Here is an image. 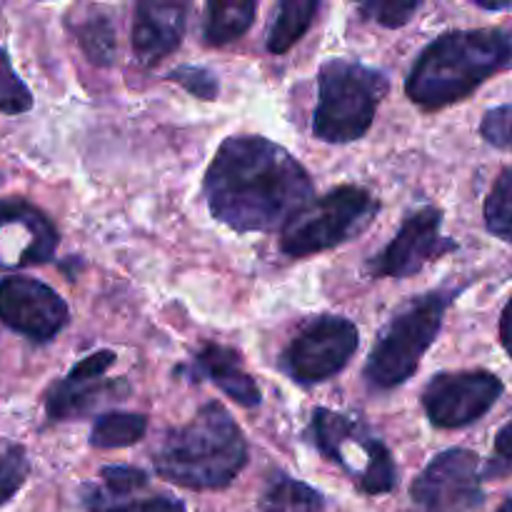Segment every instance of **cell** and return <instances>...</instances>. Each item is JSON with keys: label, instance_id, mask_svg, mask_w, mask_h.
I'll return each mask as SVG.
<instances>
[{"label": "cell", "instance_id": "484cf974", "mask_svg": "<svg viewBox=\"0 0 512 512\" xmlns=\"http://www.w3.org/2000/svg\"><path fill=\"white\" fill-rule=\"evenodd\" d=\"M168 80L178 83L180 88L188 90L190 95L200 100H215L220 93V83L208 68H200V65H178L175 70H170Z\"/></svg>", "mask_w": 512, "mask_h": 512}, {"label": "cell", "instance_id": "277c9868", "mask_svg": "<svg viewBox=\"0 0 512 512\" xmlns=\"http://www.w3.org/2000/svg\"><path fill=\"white\" fill-rule=\"evenodd\" d=\"M320 98L313 115L315 138L325 143H353L373 125L380 100L388 95V78L358 60L330 58L318 78Z\"/></svg>", "mask_w": 512, "mask_h": 512}, {"label": "cell", "instance_id": "f1b7e54d", "mask_svg": "<svg viewBox=\"0 0 512 512\" xmlns=\"http://www.w3.org/2000/svg\"><path fill=\"white\" fill-rule=\"evenodd\" d=\"M103 483L110 490V495H133L138 488H145L148 483V475L138 468H128V465H108L103 468Z\"/></svg>", "mask_w": 512, "mask_h": 512}, {"label": "cell", "instance_id": "9c48e42d", "mask_svg": "<svg viewBox=\"0 0 512 512\" xmlns=\"http://www.w3.org/2000/svg\"><path fill=\"white\" fill-rule=\"evenodd\" d=\"M415 505L425 512H473L483 505L480 458L473 450L453 448L435 455L428 468L415 478Z\"/></svg>", "mask_w": 512, "mask_h": 512}, {"label": "cell", "instance_id": "2e32d148", "mask_svg": "<svg viewBox=\"0 0 512 512\" xmlns=\"http://www.w3.org/2000/svg\"><path fill=\"white\" fill-rule=\"evenodd\" d=\"M193 378H208L210 383L218 385L230 400H235L243 408L260 405V388L243 370V360H240L238 350L228 348V345H205L193 360Z\"/></svg>", "mask_w": 512, "mask_h": 512}, {"label": "cell", "instance_id": "7402d4cb", "mask_svg": "<svg viewBox=\"0 0 512 512\" xmlns=\"http://www.w3.org/2000/svg\"><path fill=\"white\" fill-rule=\"evenodd\" d=\"M485 225L505 243H512V168H505L485 200Z\"/></svg>", "mask_w": 512, "mask_h": 512}, {"label": "cell", "instance_id": "6da1fadb", "mask_svg": "<svg viewBox=\"0 0 512 512\" xmlns=\"http://www.w3.org/2000/svg\"><path fill=\"white\" fill-rule=\"evenodd\" d=\"M203 195L210 213L235 233H270L313 203V180L273 140L233 135L215 153Z\"/></svg>", "mask_w": 512, "mask_h": 512}, {"label": "cell", "instance_id": "30bf717a", "mask_svg": "<svg viewBox=\"0 0 512 512\" xmlns=\"http://www.w3.org/2000/svg\"><path fill=\"white\" fill-rule=\"evenodd\" d=\"M503 395V380L488 370L440 373L423 390V408L435 428H465L483 418Z\"/></svg>", "mask_w": 512, "mask_h": 512}, {"label": "cell", "instance_id": "7c38bea8", "mask_svg": "<svg viewBox=\"0 0 512 512\" xmlns=\"http://www.w3.org/2000/svg\"><path fill=\"white\" fill-rule=\"evenodd\" d=\"M0 320L35 343H48L68 325V305L40 280L10 275L0 280Z\"/></svg>", "mask_w": 512, "mask_h": 512}, {"label": "cell", "instance_id": "5bb4252c", "mask_svg": "<svg viewBox=\"0 0 512 512\" xmlns=\"http://www.w3.org/2000/svg\"><path fill=\"white\" fill-rule=\"evenodd\" d=\"M115 363V353L98 350L80 360L63 380L53 385L45 395V413L50 420H73L90 413L105 393H118V385L108 383L105 373Z\"/></svg>", "mask_w": 512, "mask_h": 512}, {"label": "cell", "instance_id": "8992f818", "mask_svg": "<svg viewBox=\"0 0 512 512\" xmlns=\"http://www.w3.org/2000/svg\"><path fill=\"white\" fill-rule=\"evenodd\" d=\"M378 210V200L365 188L340 185L323 198L313 200L285 225L280 235V250L290 258H308L348 243L373 223Z\"/></svg>", "mask_w": 512, "mask_h": 512}, {"label": "cell", "instance_id": "3957f363", "mask_svg": "<svg viewBox=\"0 0 512 512\" xmlns=\"http://www.w3.org/2000/svg\"><path fill=\"white\" fill-rule=\"evenodd\" d=\"M155 473L188 490L228 488L248 463V443L233 415L208 403L190 423L165 433L153 455Z\"/></svg>", "mask_w": 512, "mask_h": 512}, {"label": "cell", "instance_id": "4fadbf2b", "mask_svg": "<svg viewBox=\"0 0 512 512\" xmlns=\"http://www.w3.org/2000/svg\"><path fill=\"white\" fill-rule=\"evenodd\" d=\"M58 233L28 200H0V270L25 268L53 260Z\"/></svg>", "mask_w": 512, "mask_h": 512}, {"label": "cell", "instance_id": "1f68e13d", "mask_svg": "<svg viewBox=\"0 0 512 512\" xmlns=\"http://www.w3.org/2000/svg\"><path fill=\"white\" fill-rule=\"evenodd\" d=\"M498 512H512V498L510 500H505L503 505H500V510Z\"/></svg>", "mask_w": 512, "mask_h": 512}, {"label": "cell", "instance_id": "7a4b0ae2", "mask_svg": "<svg viewBox=\"0 0 512 512\" xmlns=\"http://www.w3.org/2000/svg\"><path fill=\"white\" fill-rule=\"evenodd\" d=\"M512 63V33L498 28L453 30L435 38L415 60L405 93L428 110L460 103L490 75Z\"/></svg>", "mask_w": 512, "mask_h": 512}, {"label": "cell", "instance_id": "4dcf8cb0", "mask_svg": "<svg viewBox=\"0 0 512 512\" xmlns=\"http://www.w3.org/2000/svg\"><path fill=\"white\" fill-rule=\"evenodd\" d=\"M500 343H503L505 353L512 358V298L505 305L503 315H500Z\"/></svg>", "mask_w": 512, "mask_h": 512}, {"label": "cell", "instance_id": "4316f807", "mask_svg": "<svg viewBox=\"0 0 512 512\" xmlns=\"http://www.w3.org/2000/svg\"><path fill=\"white\" fill-rule=\"evenodd\" d=\"M420 3L410 0V3H400V0H373V3L360 5V13L368 20L385 25V28H400L408 23L415 13H418Z\"/></svg>", "mask_w": 512, "mask_h": 512}, {"label": "cell", "instance_id": "603a6c76", "mask_svg": "<svg viewBox=\"0 0 512 512\" xmlns=\"http://www.w3.org/2000/svg\"><path fill=\"white\" fill-rule=\"evenodd\" d=\"M33 108V95L10 65L8 53L0 48V113L20 115Z\"/></svg>", "mask_w": 512, "mask_h": 512}, {"label": "cell", "instance_id": "52a82bcc", "mask_svg": "<svg viewBox=\"0 0 512 512\" xmlns=\"http://www.w3.org/2000/svg\"><path fill=\"white\" fill-rule=\"evenodd\" d=\"M310 438L315 448L338 463L365 495H385L398 483L390 450L360 420L318 408L310 420Z\"/></svg>", "mask_w": 512, "mask_h": 512}, {"label": "cell", "instance_id": "ffe728a7", "mask_svg": "<svg viewBox=\"0 0 512 512\" xmlns=\"http://www.w3.org/2000/svg\"><path fill=\"white\" fill-rule=\"evenodd\" d=\"M263 512H323V495L310 485L278 473L260 498Z\"/></svg>", "mask_w": 512, "mask_h": 512}, {"label": "cell", "instance_id": "f546056e", "mask_svg": "<svg viewBox=\"0 0 512 512\" xmlns=\"http://www.w3.org/2000/svg\"><path fill=\"white\" fill-rule=\"evenodd\" d=\"M512 473V420L495 435L493 458L485 465V478H505Z\"/></svg>", "mask_w": 512, "mask_h": 512}, {"label": "cell", "instance_id": "ac0fdd59", "mask_svg": "<svg viewBox=\"0 0 512 512\" xmlns=\"http://www.w3.org/2000/svg\"><path fill=\"white\" fill-rule=\"evenodd\" d=\"M318 10L320 3H315V0H283L278 5V13H275V20L268 33L270 53H288L308 33Z\"/></svg>", "mask_w": 512, "mask_h": 512}, {"label": "cell", "instance_id": "e0dca14e", "mask_svg": "<svg viewBox=\"0 0 512 512\" xmlns=\"http://www.w3.org/2000/svg\"><path fill=\"white\" fill-rule=\"evenodd\" d=\"M70 33L78 40L80 50L85 58L95 65H110L118 53V43H115V28L113 20L103 13L100 8L75 10L68 18Z\"/></svg>", "mask_w": 512, "mask_h": 512}, {"label": "cell", "instance_id": "8fae6325", "mask_svg": "<svg viewBox=\"0 0 512 512\" xmlns=\"http://www.w3.org/2000/svg\"><path fill=\"white\" fill-rule=\"evenodd\" d=\"M440 228H443V213L433 205L410 213L395 238L368 260L370 278H410L418 275L430 260L458 250V243L445 238Z\"/></svg>", "mask_w": 512, "mask_h": 512}, {"label": "cell", "instance_id": "cb8c5ba5", "mask_svg": "<svg viewBox=\"0 0 512 512\" xmlns=\"http://www.w3.org/2000/svg\"><path fill=\"white\" fill-rule=\"evenodd\" d=\"M85 508L90 512H188L180 500L168 498V495L108 505L103 498H100V493L95 488H88V493H85Z\"/></svg>", "mask_w": 512, "mask_h": 512}, {"label": "cell", "instance_id": "5b68a950", "mask_svg": "<svg viewBox=\"0 0 512 512\" xmlns=\"http://www.w3.org/2000/svg\"><path fill=\"white\" fill-rule=\"evenodd\" d=\"M453 293H435L413 298L380 333L365 363V380L378 390H390L413 378L420 360L443 328L445 310Z\"/></svg>", "mask_w": 512, "mask_h": 512}, {"label": "cell", "instance_id": "ba28073f", "mask_svg": "<svg viewBox=\"0 0 512 512\" xmlns=\"http://www.w3.org/2000/svg\"><path fill=\"white\" fill-rule=\"evenodd\" d=\"M358 345L360 333L353 320L340 315H318L293 335L280 355V368L300 385L325 383L350 363Z\"/></svg>", "mask_w": 512, "mask_h": 512}, {"label": "cell", "instance_id": "44dd1931", "mask_svg": "<svg viewBox=\"0 0 512 512\" xmlns=\"http://www.w3.org/2000/svg\"><path fill=\"white\" fill-rule=\"evenodd\" d=\"M148 420L138 413H105L90 430V445L100 450L130 448L145 438Z\"/></svg>", "mask_w": 512, "mask_h": 512}, {"label": "cell", "instance_id": "d6986e66", "mask_svg": "<svg viewBox=\"0 0 512 512\" xmlns=\"http://www.w3.org/2000/svg\"><path fill=\"white\" fill-rule=\"evenodd\" d=\"M255 3H208L203 38L208 45H228L243 38L255 20Z\"/></svg>", "mask_w": 512, "mask_h": 512}, {"label": "cell", "instance_id": "9a60e30c", "mask_svg": "<svg viewBox=\"0 0 512 512\" xmlns=\"http://www.w3.org/2000/svg\"><path fill=\"white\" fill-rule=\"evenodd\" d=\"M185 15H188L185 3H153V0L138 3L133 23L135 60L150 68L175 53L183 43Z\"/></svg>", "mask_w": 512, "mask_h": 512}, {"label": "cell", "instance_id": "83f0119b", "mask_svg": "<svg viewBox=\"0 0 512 512\" xmlns=\"http://www.w3.org/2000/svg\"><path fill=\"white\" fill-rule=\"evenodd\" d=\"M480 133L495 148L512 150V103L488 110L483 125H480Z\"/></svg>", "mask_w": 512, "mask_h": 512}, {"label": "cell", "instance_id": "d4e9b609", "mask_svg": "<svg viewBox=\"0 0 512 512\" xmlns=\"http://www.w3.org/2000/svg\"><path fill=\"white\" fill-rule=\"evenodd\" d=\"M28 473V455H25V450L20 445H10V448H5L0 453V505L8 503L23 488Z\"/></svg>", "mask_w": 512, "mask_h": 512}]
</instances>
